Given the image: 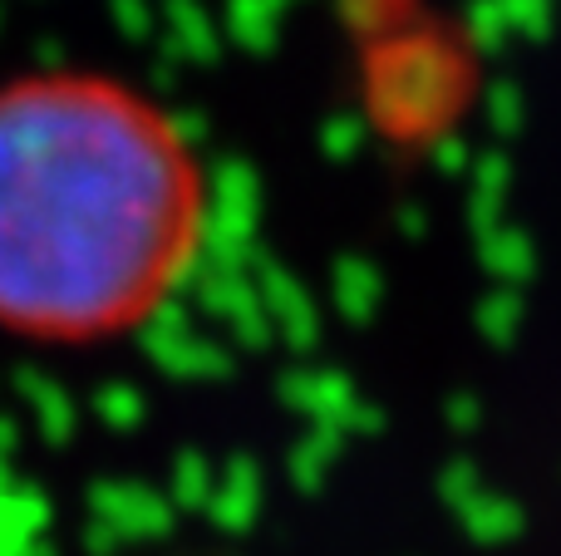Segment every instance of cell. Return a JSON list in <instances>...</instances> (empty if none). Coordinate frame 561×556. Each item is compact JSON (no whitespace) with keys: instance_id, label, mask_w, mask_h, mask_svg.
Returning a JSON list of instances; mask_svg holds the SVG:
<instances>
[{"instance_id":"6da1fadb","label":"cell","mask_w":561,"mask_h":556,"mask_svg":"<svg viewBox=\"0 0 561 556\" xmlns=\"http://www.w3.org/2000/svg\"><path fill=\"white\" fill-rule=\"evenodd\" d=\"M207 167L183 118L99 65L0 74V340L99 350L193 276Z\"/></svg>"}]
</instances>
